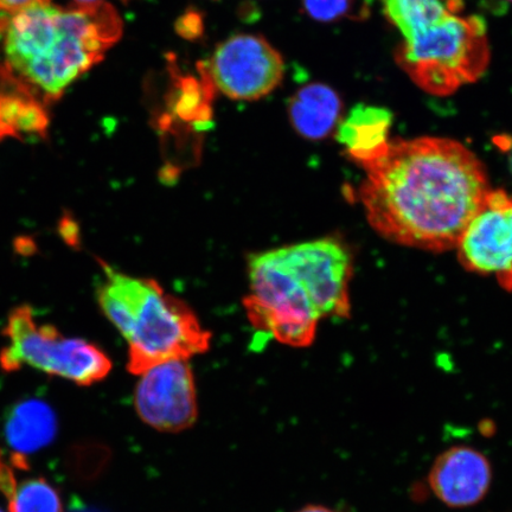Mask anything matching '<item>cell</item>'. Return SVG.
Masks as SVG:
<instances>
[{
    "instance_id": "277c9868",
    "label": "cell",
    "mask_w": 512,
    "mask_h": 512,
    "mask_svg": "<svg viewBox=\"0 0 512 512\" xmlns=\"http://www.w3.org/2000/svg\"><path fill=\"white\" fill-rule=\"evenodd\" d=\"M483 18L452 15L403 38L395 60L416 86L445 96L482 78L490 63Z\"/></svg>"
},
{
    "instance_id": "e0dca14e",
    "label": "cell",
    "mask_w": 512,
    "mask_h": 512,
    "mask_svg": "<svg viewBox=\"0 0 512 512\" xmlns=\"http://www.w3.org/2000/svg\"><path fill=\"white\" fill-rule=\"evenodd\" d=\"M8 497L10 512H63L59 494L43 479L15 486Z\"/></svg>"
},
{
    "instance_id": "7a4b0ae2",
    "label": "cell",
    "mask_w": 512,
    "mask_h": 512,
    "mask_svg": "<svg viewBox=\"0 0 512 512\" xmlns=\"http://www.w3.org/2000/svg\"><path fill=\"white\" fill-rule=\"evenodd\" d=\"M123 28L105 2L73 8L44 3L0 15V82L49 107L104 60Z\"/></svg>"
},
{
    "instance_id": "ffe728a7",
    "label": "cell",
    "mask_w": 512,
    "mask_h": 512,
    "mask_svg": "<svg viewBox=\"0 0 512 512\" xmlns=\"http://www.w3.org/2000/svg\"><path fill=\"white\" fill-rule=\"evenodd\" d=\"M50 3V0H0V11L11 14L36 4Z\"/></svg>"
},
{
    "instance_id": "ac0fdd59",
    "label": "cell",
    "mask_w": 512,
    "mask_h": 512,
    "mask_svg": "<svg viewBox=\"0 0 512 512\" xmlns=\"http://www.w3.org/2000/svg\"><path fill=\"white\" fill-rule=\"evenodd\" d=\"M355 0H303L304 10L319 22H334L350 16Z\"/></svg>"
},
{
    "instance_id": "3957f363",
    "label": "cell",
    "mask_w": 512,
    "mask_h": 512,
    "mask_svg": "<svg viewBox=\"0 0 512 512\" xmlns=\"http://www.w3.org/2000/svg\"><path fill=\"white\" fill-rule=\"evenodd\" d=\"M105 280L96 291L101 310L128 343L134 375L168 361H188L210 347V334L190 307L153 279L134 278L101 262Z\"/></svg>"
},
{
    "instance_id": "4fadbf2b",
    "label": "cell",
    "mask_w": 512,
    "mask_h": 512,
    "mask_svg": "<svg viewBox=\"0 0 512 512\" xmlns=\"http://www.w3.org/2000/svg\"><path fill=\"white\" fill-rule=\"evenodd\" d=\"M343 102L339 95L323 83H311L292 96L288 117L299 136L307 140H323L336 132L343 119Z\"/></svg>"
},
{
    "instance_id": "44dd1931",
    "label": "cell",
    "mask_w": 512,
    "mask_h": 512,
    "mask_svg": "<svg viewBox=\"0 0 512 512\" xmlns=\"http://www.w3.org/2000/svg\"><path fill=\"white\" fill-rule=\"evenodd\" d=\"M60 233L69 245H76V241H78V228H76V223L73 220L64 217L60 223Z\"/></svg>"
},
{
    "instance_id": "484cf974",
    "label": "cell",
    "mask_w": 512,
    "mask_h": 512,
    "mask_svg": "<svg viewBox=\"0 0 512 512\" xmlns=\"http://www.w3.org/2000/svg\"><path fill=\"white\" fill-rule=\"evenodd\" d=\"M0 512H3L2 510H0Z\"/></svg>"
},
{
    "instance_id": "2e32d148",
    "label": "cell",
    "mask_w": 512,
    "mask_h": 512,
    "mask_svg": "<svg viewBox=\"0 0 512 512\" xmlns=\"http://www.w3.org/2000/svg\"><path fill=\"white\" fill-rule=\"evenodd\" d=\"M384 15L407 38L426 25L462 14L463 0H383Z\"/></svg>"
},
{
    "instance_id": "30bf717a",
    "label": "cell",
    "mask_w": 512,
    "mask_h": 512,
    "mask_svg": "<svg viewBox=\"0 0 512 512\" xmlns=\"http://www.w3.org/2000/svg\"><path fill=\"white\" fill-rule=\"evenodd\" d=\"M140 376L134 407L146 425L160 432L176 433L195 424L196 384L188 361L164 362Z\"/></svg>"
},
{
    "instance_id": "603a6c76",
    "label": "cell",
    "mask_w": 512,
    "mask_h": 512,
    "mask_svg": "<svg viewBox=\"0 0 512 512\" xmlns=\"http://www.w3.org/2000/svg\"><path fill=\"white\" fill-rule=\"evenodd\" d=\"M74 2H76L78 5H91L102 2V0H74Z\"/></svg>"
},
{
    "instance_id": "8fae6325",
    "label": "cell",
    "mask_w": 512,
    "mask_h": 512,
    "mask_svg": "<svg viewBox=\"0 0 512 512\" xmlns=\"http://www.w3.org/2000/svg\"><path fill=\"white\" fill-rule=\"evenodd\" d=\"M491 484L490 460L470 446H453L440 453L428 473V485L435 497L453 509L482 502Z\"/></svg>"
},
{
    "instance_id": "5bb4252c",
    "label": "cell",
    "mask_w": 512,
    "mask_h": 512,
    "mask_svg": "<svg viewBox=\"0 0 512 512\" xmlns=\"http://www.w3.org/2000/svg\"><path fill=\"white\" fill-rule=\"evenodd\" d=\"M5 438L18 456H27L51 444L56 437V415L47 402L28 399L12 407L5 419Z\"/></svg>"
},
{
    "instance_id": "6da1fadb",
    "label": "cell",
    "mask_w": 512,
    "mask_h": 512,
    "mask_svg": "<svg viewBox=\"0 0 512 512\" xmlns=\"http://www.w3.org/2000/svg\"><path fill=\"white\" fill-rule=\"evenodd\" d=\"M362 169L358 196L370 227L396 245L433 253L456 249L491 189L475 153L448 138L394 140Z\"/></svg>"
},
{
    "instance_id": "8992f818",
    "label": "cell",
    "mask_w": 512,
    "mask_h": 512,
    "mask_svg": "<svg viewBox=\"0 0 512 512\" xmlns=\"http://www.w3.org/2000/svg\"><path fill=\"white\" fill-rule=\"evenodd\" d=\"M248 265L251 294L243 304L249 322L280 343L309 347L322 318L305 288L272 251L253 255Z\"/></svg>"
},
{
    "instance_id": "d6986e66",
    "label": "cell",
    "mask_w": 512,
    "mask_h": 512,
    "mask_svg": "<svg viewBox=\"0 0 512 512\" xmlns=\"http://www.w3.org/2000/svg\"><path fill=\"white\" fill-rule=\"evenodd\" d=\"M179 34L184 37H194L200 35L201 18L197 14H188L181 18L178 25Z\"/></svg>"
},
{
    "instance_id": "5b68a950",
    "label": "cell",
    "mask_w": 512,
    "mask_h": 512,
    "mask_svg": "<svg viewBox=\"0 0 512 512\" xmlns=\"http://www.w3.org/2000/svg\"><path fill=\"white\" fill-rule=\"evenodd\" d=\"M3 335L9 344L0 352V366L6 371L29 366L80 386H91L112 370L104 351L83 339L63 337L54 325L37 324L28 305L12 310Z\"/></svg>"
},
{
    "instance_id": "9c48e42d",
    "label": "cell",
    "mask_w": 512,
    "mask_h": 512,
    "mask_svg": "<svg viewBox=\"0 0 512 512\" xmlns=\"http://www.w3.org/2000/svg\"><path fill=\"white\" fill-rule=\"evenodd\" d=\"M467 272L495 277L512 291V195L503 189L485 196L482 207L467 224L456 246Z\"/></svg>"
},
{
    "instance_id": "7402d4cb",
    "label": "cell",
    "mask_w": 512,
    "mask_h": 512,
    "mask_svg": "<svg viewBox=\"0 0 512 512\" xmlns=\"http://www.w3.org/2000/svg\"><path fill=\"white\" fill-rule=\"evenodd\" d=\"M297 512H337L335 510L322 507V505H307V507L300 509Z\"/></svg>"
},
{
    "instance_id": "9a60e30c",
    "label": "cell",
    "mask_w": 512,
    "mask_h": 512,
    "mask_svg": "<svg viewBox=\"0 0 512 512\" xmlns=\"http://www.w3.org/2000/svg\"><path fill=\"white\" fill-rule=\"evenodd\" d=\"M49 124L47 105L0 82V142L8 138L46 139Z\"/></svg>"
},
{
    "instance_id": "cb8c5ba5",
    "label": "cell",
    "mask_w": 512,
    "mask_h": 512,
    "mask_svg": "<svg viewBox=\"0 0 512 512\" xmlns=\"http://www.w3.org/2000/svg\"><path fill=\"white\" fill-rule=\"evenodd\" d=\"M509 166H510V171H511V174H512V144H511L510 149H509Z\"/></svg>"
},
{
    "instance_id": "7c38bea8",
    "label": "cell",
    "mask_w": 512,
    "mask_h": 512,
    "mask_svg": "<svg viewBox=\"0 0 512 512\" xmlns=\"http://www.w3.org/2000/svg\"><path fill=\"white\" fill-rule=\"evenodd\" d=\"M393 114L387 108L358 104L336 130V139L351 162L363 168L380 158L390 143Z\"/></svg>"
},
{
    "instance_id": "d4e9b609",
    "label": "cell",
    "mask_w": 512,
    "mask_h": 512,
    "mask_svg": "<svg viewBox=\"0 0 512 512\" xmlns=\"http://www.w3.org/2000/svg\"><path fill=\"white\" fill-rule=\"evenodd\" d=\"M509 2H512V0H509Z\"/></svg>"
},
{
    "instance_id": "ba28073f",
    "label": "cell",
    "mask_w": 512,
    "mask_h": 512,
    "mask_svg": "<svg viewBox=\"0 0 512 512\" xmlns=\"http://www.w3.org/2000/svg\"><path fill=\"white\" fill-rule=\"evenodd\" d=\"M206 75L219 91L234 100H259L284 79L283 56L265 38L236 35L211 56Z\"/></svg>"
},
{
    "instance_id": "52a82bcc",
    "label": "cell",
    "mask_w": 512,
    "mask_h": 512,
    "mask_svg": "<svg viewBox=\"0 0 512 512\" xmlns=\"http://www.w3.org/2000/svg\"><path fill=\"white\" fill-rule=\"evenodd\" d=\"M272 252L309 294L320 318H349L354 265L349 248L334 238L297 243Z\"/></svg>"
}]
</instances>
